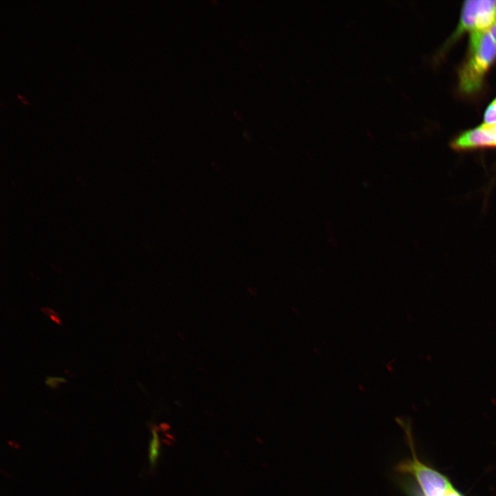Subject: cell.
<instances>
[{
  "instance_id": "cell-4",
  "label": "cell",
  "mask_w": 496,
  "mask_h": 496,
  "mask_svg": "<svg viewBox=\"0 0 496 496\" xmlns=\"http://www.w3.org/2000/svg\"><path fill=\"white\" fill-rule=\"evenodd\" d=\"M452 147L455 149L496 147V125L483 124L466 131L453 141Z\"/></svg>"
},
{
  "instance_id": "cell-8",
  "label": "cell",
  "mask_w": 496,
  "mask_h": 496,
  "mask_svg": "<svg viewBox=\"0 0 496 496\" xmlns=\"http://www.w3.org/2000/svg\"><path fill=\"white\" fill-rule=\"evenodd\" d=\"M488 32L495 42L496 43V18L491 26L490 27Z\"/></svg>"
},
{
  "instance_id": "cell-5",
  "label": "cell",
  "mask_w": 496,
  "mask_h": 496,
  "mask_svg": "<svg viewBox=\"0 0 496 496\" xmlns=\"http://www.w3.org/2000/svg\"><path fill=\"white\" fill-rule=\"evenodd\" d=\"M152 439L149 442V460L152 469L156 467L160 455V439L157 431L154 428L152 431Z\"/></svg>"
},
{
  "instance_id": "cell-1",
  "label": "cell",
  "mask_w": 496,
  "mask_h": 496,
  "mask_svg": "<svg viewBox=\"0 0 496 496\" xmlns=\"http://www.w3.org/2000/svg\"><path fill=\"white\" fill-rule=\"evenodd\" d=\"M496 59V43L488 30L471 32L468 52L459 72V85L466 92L478 90Z\"/></svg>"
},
{
  "instance_id": "cell-3",
  "label": "cell",
  "mask_w": 496,
  "mask_h": 496,
  "mask_svg": "<svg viewBox=\"0 0 496 496\" xmlns=\"http://www.w3.org/2000/svg\"><path fill=\"white\" fill-rule=\"evenodd\" d=\"M496 18V1H466L454 36L466 31L488 30Z\"/></svg>"
},
{
  "instance_id": "cell-7",
  "label": "cell",
  "mask_w": 496,
  "mask_h": 496,
  "mask_svg": "<svg viewBox=\"0 0 496 496\" xmlns=\"http://www.w3.org/2000/svg\"><path fill=\"white\" fill-rule=\"evenodd\" d=\"M66 380L63 378H52L48 377L45 381V383L52 388L56 387L59 383L65 382Z\"/></svg>"
},
{
  "instance_id": "cell-6",
  "label": "cell",
  "mask_w": 496,
  "mask_h": 496,
  "mask_svg": "<svg viewBox=\"0 0 496 496\" xmlns=\"http://www.w3.org/2000/svg\"><path fill=\"white\" fill-rule=\"evenodd\" d=\"M484 124L496 125V99L489 105L485 112Z\"/></svg>"
},
{
  "instance_id": "cell-2",
  "label": "cell",
  "mask_w": 496,
  "mask_h": 496,
  "mask_svg": "<svg viewBox=\"0 0 496 496\" xmlns=\"http://www.w3.org/2000/svg\"><path fill=\"white\" fill-rule=\"evenodd\" d=\"M409 441L412 457L402 460L396 466L395 470L400 473L412 475L424 496H444L453 488L449 480L418 459L412 440L409 439Z\"/></svg>"
},
{
  "instance_id": "cell-9",
  "label": "cell",
  "mask_w": 496,
  "mask_h": 496,
  "mask_svg": "<svg viewBox=\"0 0 496 496\" xmlns=\"http://www.w3.org/2000/svg\"><path fill=\"white\" fill-rule=\"evenodd\" d=\"M444 496H462L458 491H457L455 489L451 488Z\"/></svg>"
}]
</instances>
